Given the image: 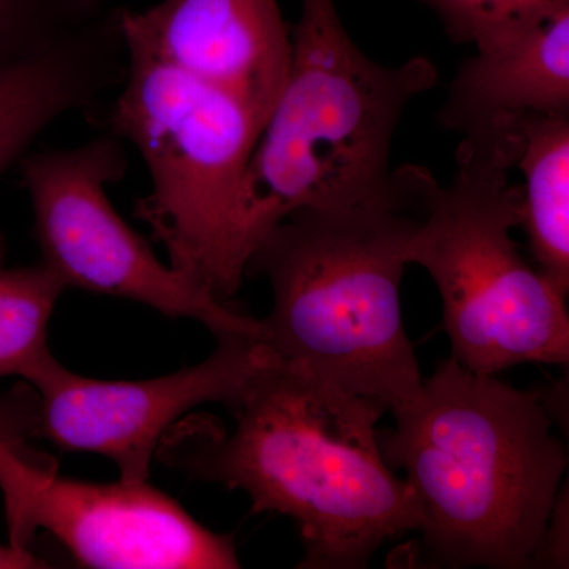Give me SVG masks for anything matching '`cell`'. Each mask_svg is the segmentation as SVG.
Segmentation results:
<instances>
[{"label":"cell","mask_w":569,"mask_h":569,"mask_svg":"<svg viewBox=\"0 0 569 569\" xmlns=\"http://www.w3.org/2000/svg\"><path fill=\"white\" fill-rule=\"evenodd\" d=\"M391 413L378 441L417 496L427 559L537 568L568 467L545 397L449 358Z\"/></svg>","instance_id":"obj_3"},{"label":"cell","mask_w":569,"mask_h":569,"mask_svg":"<svg viewBox=\"0 0 569 569\" xmlns=\"http://www.w3.org/2000/svg\"><path fill=\"white\" fill-rule=\"evenodd\" d=\"M438 186L426 167L403 164L365 198L298 209L276 224L247 266L274 296L260 343L389 413L413 399L425 378L400 284Z\"/></svg>","instance_id":"obj_2"},{"label":"cell","mask_w":569,"mask_h":569,"mask_svg":"<svg viewBox=\"0 0 569 569\" xmlns=\"http://www.w3.org/2000/svg\"><path fill=\"white\" fill-rule=\"evenodd\" d=\"M50 568L40 557H37L31 549L20 546L0 545V569H40Z\"/></svg>","instance_id":"obj_18"},{"label":"cell","mask_w":569,"mask_h":569,"mask_svg":"<svg viewBox=\"0 0 569 569\" xmlns=\"http://www.w3.org/2000/svg\"><path fill=\"white\" fill-rule=\"evenodd\" d=\"M114 9L110 0H0V63L50 51Z\"/></svg>","instance_id":"obj_15"},{"label":"cell","mask_w":569,"mask_h":569,"mask_svg":"<svg viewBox=\"0 0 569 569\" xmlns=\"http://www.w3.org/2000/svg\"><path fill=\"white\" fill-rule=\"evenodd\" d=\"M293 56L247 164L238 241L247 266L264 236L302 208L359 200L391 176L403 112L438 82L425 56L385 66L347 32L335 0H301Z\"/></svg>","instance_id":"obj_4"},{"label":"cell","mask_w":569,"mask_h":569,"mask_svg":"<svg viewBox=\"0 0 569 569\" xmlns=\"http://www.w3.org/2000/svg\"><path fill=\"white\" fill-rule=\"evenodd\" d=\"M217 340L200 365L141 381L78 376L48 355L24 380L39 395L37 437L110 459L126 481H148L168 430L203 403L233 406L272 355L246 337Z\"/></svg>","instance_id":"obj_9"},{"label":"cell","mask_w":569,"mask_h":569,"mask_svg":"<svg viewBox=\"0 0 569 569\" xmlns=\"http://www.w3.org/2000/svg\"><path fill=\"white\" fill-rule=\"evenodd\" d=\"M522 121L462 134L456 173L438 186L410 242V264L425 268L441 296L451 358L486 376L569 362L567 296L527 263L511 236Z\"/></svg>","instance_id":"obj_5"},{"label":"cell","mask_w":569,"mask_h":569,"mask_svg":"<svg viewBox=\"0 0 569 569\" xmlns=\"http://www.w3.org/2000/svg\"><path fill=\"white\" fill-rule=\"evenodd\" d=\"M40 400L36 389L21 387L0 392V449L28 447L39 429Z\"/></svg>","instance_id":"obj_17"},{"label":"cell","mask_w":569,"mask_h":569,"mask_svg":"<svg viewBox=\"0 0 569 569\" xmlns=\"http://www.w3.org/2000/svg\"><path fill=\"white\" fill-rule=\"evenodd\" d=\"M230 408L228 432L187 415L156 459L186 477L242 490L253 512L295 520L299 568L361 569L377 550L421 529L417 496L388 466L377 425L388 408L271 355Z\"/></svg>","instance_id":"obj_1"},{"label":"cell","mask_w":569,"mask_h":569,"mask_svg":"<svg viewBox=\"0 0 569 569\" xmlns=\"http://www.w3.org/2000/svg\"><path fill=\"white\" fill-rule=\"evenodd\" d=\"M437 14L456 43L475 50L507 39L561 0H419Z\"/></svg>","instance_id":"obj_16"},{"label":"cell","mask_w":569,"mask_h":569,"mask_svg":"<svg viewBox=\"0 0 569 569\" xmlns=\"http://www.w3.org/2000/svg\"><path fill=\"white\" fill-rule=\"evenodd\" d=\"M127 50L231 97L263 129L293 56L277 0H162L119 10Z\"/></svg>","instance_id":"obj_10"},{"label":"cell","mask_w":569,"mask_h":569,"mask_svg":"<svg viewBox=\"0 0 569 569\" xmlns=\"http://www.w3.org/2000/svg\"><path fill=\"white\" fill-rule=\"evenodd\" d=\"M515 170L522 176L519 227L529 238L535 263L568 296L569 114L523 119Z\"/></svg>","instance_id":"obj_13"},{"label":"cell","mask_w":569,"mask_h":569,"mask_svg":"<svg viewBox=\"0 0 569 569\" xmlns=\"http://www.w3.org/2000/svg\"><path fill=\"white\" fill-rule=\"evenodd\" d=\"M126 70L119 10L50 51L0 63V176L52 123L96 111L118 91Z\"/></svg>","instance_id":"obj_12"},{"label":"cell","mask_w":569,"mask_h":569,"mask_svg":"<svg viewBox=\"0 0 569 569\" xmlns=\"http://www.w3.org/2000/svg\"><path fill=\"white\" fill-rule=\"evenodd\" d=\"M66 290L43 263L9 269L0 266V380H26L51 355L48 325Z\"/></svg>","instance_id":"obj_14"},{"label":"cell","mask_w":569,"mask_h":569,"mask_svg":"<svg viewBox=\"0 0 569 569\" xmlns=\"http://www.w3.org/2000/svg\"><path fill=\"white\" fill-rule=\"evenodd\" d=\"M0 490L9 541L20 548L31 549L37 531L44 530L86 568L241 567L233 539L206 529L148 481L61 478L48 456L3 447Z\"/></svg>","instance_id":"obj_8"},{"label":"cell","mask_w":569,"mask_h":569,"mask_svg":"<svg viewBox=\"0 0 569 569\" xmlns=\"http://www.w3.org/2000/svg\"><path fill=\"white\" fill-rule=\"evenodd\" d=\"M104 127L148 168L151 190L134 212L168 264L220 301L233 298L247 277L238 209L260 134L252 116L211 86L127 50Z\"/></svg>","instance_id":"obj_6"},{"label":"cell","mask_w":569,"mask_h":569,"mask_svg":"<svg viewBox=\"0 0 569 569\" xmlns=\"http://www.w3.org/2000/svg\"><path fill=\"white\" fill-rule=\"evenodd\" d=\"M569 114V0L478 48L459 67L438 119L466 134L501 121Z\"/></svg>","instance_id":"obj_11"},{"label":"cell","mask_w":569,"mask_h":569,"mask_svg":"<svg viewBox=\"0 0 569 569\" xmlns=\"http://www.w3.org/2000/svg\"><path fill=\"white\" fill-rule=\"evenodd\" d=\"M18 164L31 198L41 263L67 290L80 288L140 302L167 317L189 318L217 339L263 337V321L236 312L164 264L116 211L108 187L126 174L121 138L107 130L74 148L28 152Z\"/></svg>","instance_id":"obj_7"}]
</instances>
